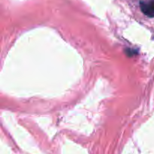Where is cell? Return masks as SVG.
Wrapping results in <instances>:
<instances>
[{
  "label": "cell",
  "instance_id": "1",
  "mask_svg": "<svg viewBox=\"0 0 154 154\" xmlns=\"http://www.w3.org/2000/svg\"><path fill=\"white\" fill-rule=\"evenodd\" d=\"M140 8L146 16L154 17V0H141Z\"/></svg>",
  "mask_w": 154,
  "mask_h": 154
}]
</instances>
